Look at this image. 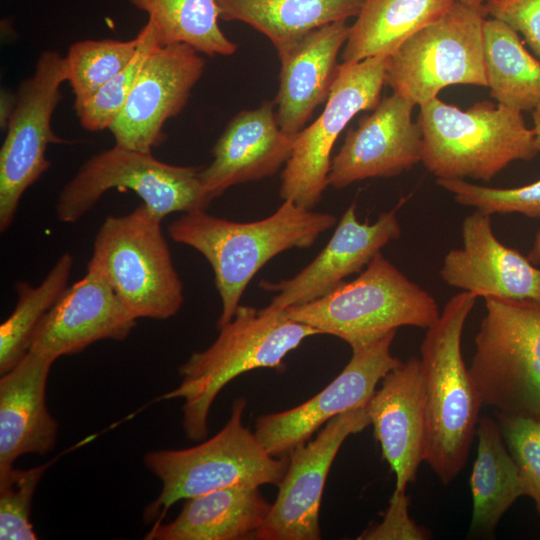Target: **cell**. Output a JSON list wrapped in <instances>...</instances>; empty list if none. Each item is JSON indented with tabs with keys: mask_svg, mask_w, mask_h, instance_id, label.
Instances as JSON below:
<instances>
[{
	"mask_svg": "<svg viewBox=\"0 0 540 540\" xmlns=\"http://www.w3.org/2000/svg\"><path fill=\"white\" fill-rule=\"evenodd\" d=\"M204 67V59L188 44L158 45L109 128L115 143L145 152L162 143L165 122L185 107Z\"/></svg>",
	"mask_w": 540,
	"mask_h": 540,
	"instance_id": "15",
	"label": "cell"
},
{
	"mask_svg": "<svg viewBox=\"0 0 540 540\" xmlns=\"http://www.w3.org/2000/svg\"><path fill=\"white\" fill-rule=\"evenodd\" d=\"M456 0H364L341 56L359 62L390 56L410 36L444 16Z\"/></svg>",
	"mask_w": 540,
	"mask_h": 540,
	"instance_id": "26",
	"label": "cell"
},
{
	"mask_svg": "<svg viewBox=\"0 0 540 540\" xmlns=\"http://www.w3.org/2000/svg\"><path fill=\"white\" fill-rule=\"evenodd\" d=\"M48 463L29 469H11L0 473V539H38L30 521L37 485Z\"/></svg>",
	"mask_w": 540,
	"mask_h": 540,
	"instance_id": "33",
	"label": "cell"
},
{
	"mask_svg": "<svg viewBox=\"0 0 540 540\" xmlns=\"http://www.w3.org/2000/svg\"><path fill=\"white\" fill-rule=\"evenodd\" d=\"M534 145L540 152V103L532 110Z\"/></svg>",
	"mask_w": 540,
	"mask_h": 540,
	"instance_id": "39",
	"label": "cell"
},
{
	"mask_svg": "<svg viewBox=\"0 0 540 540\" xmlns=\"http://www.w3.org/2000/svg\"><path fill=\"white\" fill-rule=\"evenodd\" d=\"M55 361L33 351L0 378V473L19 457L53 450L58 423L46 405V385Z\"/></svg>",
	"mask_w": 540,
	"mask_h": 540,
	"instance_id": "23",
	"label": "cell"
},
{
	"mask_svg": "<svg viewBox=\"0 0 540 540\" xmlns=\"http://www.w3.org/2000/svg\"><path fill=\"white\" fill-rule=\"evenodd\" d=\"M138 36L139 45L130 63L75 109L85 129L100 131L111 127L125 105L143 64L150 53L160 45L150 20L142 27Z\"/></svg>",
	"mask_w": 540,
	"mask_h": 540,
	"instance_id": "32",
	"label": "cell"
},
{
	"mask_svg": "<svg viewBox=\"0 0 540 540\" xmlns=\"http://www.w3.org/2000/svg\"><path fill=\"white\" fill-rule=\"evenodd\" d=\"M148 14L160 45L185 43L209 56H230L237 45L220 29L216 0H130Z\"/></svg>",
	"mask_w": 540,
	"mask_h": 540,
	"instance_id": "29",
	"label": "cell"
},
{
	"mask_svg": "<svg viewBox=\"0 0 540 540\" xmlns=\"http://www.w3.org/2000/svg\"><path fill=\"white\" fill-rule=\"evenodd\" d=\"M409 497L406 492L394 491L382 521L366 529L358 539L365 540H424L430 537L425 528L409 516Z\"/></svg>",
	"mask_w": 540,
	"mask_h": 540,
	"instance_id": "37",
	"label": "cell"
},
{
	"mask_svg": "<svg viewBox=\"0 0 540 540\" xmlns=\"http://www.w3.org/2000/svg\"><path fill=\"white\" fill-rule=\"evenodd\" d=\"M482 5L456 0L437 21L410 36L388 57L385 84L394 94L421 104L451 85L487 87Z\"/></svg>",
	"mask_w": 540,
	"mask_h": 540,
	"instance_id": "9",
	"label": "cell"
},
{
	"mask_svg": "<svg viewBox=\"0 0 540 540\" xmlns=\"http://www.w3.org/2000/svg\"><path fill=\"white\" fill-rule=\"evenodd\" d=\"M370 424L366 405L361 406L333 417L314 440L297 446L255 539H320L319 511L330 467L345 439Z\"/></svg>",
	"mask_w": 540,
	"mask_h": 540,
	"instance_id": "14",
	"label": "cell"
},
{
	"mask_svg": "<svg viewBox=\"0 0 540 540\" xmlns=\"http://www.w3.org/2000/svg\"><path fill=\"white\" fill-rule=\"evenodd\" d=\"M336 224V217L284 200L270 216L236 222L196 210L168 226L170 237L202 254L212 267L221 300L217 321L228 323L255 274L273 257L293 248H309Z\"/></svg>",
	"mask_w": 540,
	"mask_h": 540,
	"instance_id": "1",
	"label": "cell"
},
{
	"mask_svg": "<svg viewBox=\"0 0 540 540\" xmlns=\"http://www.w3.org/2000/svg\"><path fill=\"white\" fill-rule=\"evenodd\" d=\"M349 28L346 21L333 22L277 49L281 71L276 119L287 135L296 137L315 108L328 99L339 67L337 56Z\"/></svg>",
	"mask_w": 540,
	"mask_h": 540,
	"instance_id": "22",
	"label": "cell"
},
{
	"mask_svg": "<svg viewBox=\"0 0 540 540\" xmlns=\"http://www.w3.org/2000/svg\"><path fill=\"white\" fill-rule=\"evenodd\" d=\"M383 458L396 477L394 491L406 492L424 461L425 392L420 358L389 371L366 404Z\"/></svg>",
	"mask_w": 540,
	"mask_h": 540,
	"instance_id": "20",
	"label": "cell"
},
{
	"mask_svg": "<svg viewBox=\"0 0 540 540\" xmlns=\"http://www.w3.org/2000/svg\"><path fill=\"white\" fill-rule=\"evenodd\" d=\"M139 41L137 34L135 38L127 41L83 40L69 47L65 58L75 109L130 63Z\"/></svg>",
	"mask_w": 540,
	"mask_h": 540,
	"instance_id": "31",
	"label": "cell"
},
{
	"mask_svg": "<svg viewBox=\"0 0 540 540\" xmlns=\"http://www.w3.org/2000/svg\"><path fill=\"white\" fill-rule=\"evenodd\" d=\"M437 184L452 193L457 203L487 214L520 213L540 217V179L516 188H492L463 179L437 178Z\"/></svg>",
	"mask_w": 540,
	"mask_h": 540,
	"instance_id": "34",
	"label": "cell"
},
{
	"mask_svg": "<svg viewBox=\"0 0 540 540\" xmlns=\"http://www.w3.org/2000/svg\"><path fill=\"white\" fill-rule=\"evenodd\" d=\"M216 340L194 352L179 367L180 384L163 395L182 399V426L192 441L208 434V416L221 390L234 378L259 368L283 367L284 358L304 339L321 334L291 319L284 309L239 305L233 318L218 328Z\"/></svg>",
	"mask_w": 540,
	"mask_h": 540,
	"instance_id": "3",
	"label": "cell"
},
{
	"mask_svg": "<svg viewBox=\"0 0 540 540\" xmlns=\"http://www.w3.org/2000/svg\"><path fill=\"white\" fill-rule=\"evenodd\" d=\"M66 58L56 51L39 56L33 74L24 79L0 150V231L12 224L24 192L50 167L46 149L65 142L51 127L61 99L60 87L68 81Z\"/></svg>",
	"mask_w": 540,
	"mask_h": 540,
	"instance_id": "12",
	"label": "cell"
},
{
	"mask_svg": "<svg viewBox=\"0 0 540 540\" xmlns=\"http://www.w3.org/2000/svg\"><path fill=\"white\" fill-rule=\"evenodd\" d=\"M271 504L259 487L232 486L185 499L171 522L156 523L149 540L255 539Z\"/></svg>",
	"mask_w": 540,
	"mask_h": 540,
	"instance_id": "24",
	"label": "cell"
},
{
	"mask_svg": "<svg viewBox=\"0 0 540 540\" xmlns=\"http://www.w3.org/2000/svg\"><path fill=\"white\" fill-rule=\"evenodd\" d=\"M484 299L468 368L482 403L540 421V299Z\"/></svg>",
	"mask_w": 540,
	"mask_h": 540,
	"instance_id": "8",
	"label": "cell"
},
{
	"mask_svg": "<svg viewBox=\"0 0 540 540\" xmlns=\"http://www.w3.org/2000/svg\"><path fill=\"white\" fill-rule=\"evenodd\" d=\"M162 220L142 203L128 214L107 217L93 242L87 267L106 277L137 319L171 318L184 301Z\"/></svg>",
	"mask_w": 540,
	"mask_h": 540,
	"instance_id": "7",
	"label": "cell"
},
{
	"mask_svg": "<svg viewBox=\"0 0 540 540\" xmlns=\"http://www.w3.org/2000/svg\"><path fill=\"white\" fill-rule=\"evenodd\" d=\"M401 235L395 210L383 212L373 223L360 222L356 205L343 213L330 240L300 272L279 282H260V287L276 293L269 304L278 309L319 299L344 279L360 272L389 242Z\"/></svg>",
	"mask_w": 540,
	"mask_h": 540,
	"instance_id": "18",
	"label": "cell"
},
{
	"mask_svg": "<svg viewBox=\"0 0 540 540\" xmlns=\"http://www.w3.org/2000/svg\"><path fill=\"white\" fill-rule=\"evenodd\" d=\"M137 320L106 277L87 267L86 274L68 286L45 314L29 350L56 361L101 340H125Z\"/></svg>",
	"mask_w": 540,
	"mask_h": 540,
	"instance_id": "17",
	"label": "cell"
},
{
	"mask_svg": "<svg viewBox=\"0 0 540 540\" xmlns=\"http://www.w3.org/2000/svg\"><path fill=\"white\" fill-rule=\"evenodd\" d=\"M16 103V96L11 95L8 91L1 92V112L0 123L1 127H7L9 118L14 110Z\"/></svg>",
	"mask_w": 540,
	"mask_h": 540,
	"instance_id": "38",
	"label": "cell"
},
{
	"mask_svg": "<svg viewBox=\"0 0 540 540\" xmlns=\"http://www.w3.org/2000/svg\"><path fill=\"white\" fill-rule=\"evenodd\" d=\"M389 56L339 64L326 106L301 130L281 173L280 196L313 210L328 186L333 146L360 111L374 110L381 101Z\"/></svg>",
	"mask_w": 540,
	"mask_h": 540,
	"instance_id": "11",
	"label": "cell"
},
{
	"mask_svg": "<svg viewBox=\"0 0 540 540\" xmlns=\"http://www.w3.org/2000/svg\"><path fill=\"white\" fill-rule=\"evenodd\" d=\"M73 267L70 253L62 254L37 286L15 284L17 303L0 325V374L16 366L28 353L34 332L68 287Z\"/></svg>",
	"mask_w": 540,
	"mask_h": 540,
	"instance_id": "30",
	"label": "cell"
},
{
	"mask_svg": "<svg viewBox=\"0 0 540 540\" xmlns=\"http://www.w3.org/2000/svg\"><path fill=\"white\" fill-rule=\"evenodd\" d=\"M414 105L397 94L384 97L350 129L332 158L328 185L343 189L368 178L392 177L421 161L422 133Z\"/></svg>",
	"mask_w": 540,
	"mask_h": 540,
	"instance_id": "16",
	"label": "cell"
},
{
	"mask_svg": "<svg viewBox=\"0 0 540 540\" xmlns=\"http://www.w3.org/2000/svg\"><path fill=\"white\" fill-rule=\"evenodd\" d=\"M477 455L470 476L472 519L470 532L488 536L525 489L504 441L498 422L489 416L478 420Z\"/></svg>",
	"mask_w": 540,
	"mask_h": 540,
	"instance_id": "25",
	"label": "cell"
},
{
	"mask_svg": "<svg viewBox=\"0 0 540 540\" xmlns=\"http://www.w3.org/2000/svg\"><path fill=\"white\" fill-rule=\"evenodd\" d=\"M462 3L464 4H468V5H476L475 4V0H460ZM479 6V5H478Z\"/></svg>",
	"mask_w": 540,
	"mask_h": 540,
	"instance_id": "41",
	"label": "cell"
},
{
	"mask_svg": "<svg viewBox=\"0 0 540 540\" xmlns=\"http://www.w3.org/2000/svg\"><path fill=\"white\" fill-rule=\"evenodd\" d=\"M486 0H475L476 5H482Z\"/></svg>",
	"mask_w": 540,
	"mask_h": 540,
	"instance_id": "42",
	"label": "cell"
},
{
	"mask_svg": "<svg viewBox=\"0 0 540 540\" xmlns=\"http://www.w3.org/2000/svg\"><path fill=\"white\" fill-rule=\"evenodd\" d=\"M476 298L467 291L451 297L420 347L426 411L424 462L444 485L467 462L483 405L461 351L464 325Z\"/></svg>",
	"mask_w": 540,
	"mask_h": 540,
	"instance_id": "2",
	"label": "cell"
},
{
	"mask_svg": "<svg viewBox=\"0 0 540 540\" xmlns=\"http://www.w3.org/2000/svg\"><path fill=\"white\" fill-rule=\"evenodd\" d=\"M200 168L162 162L152 152L116 144L89 158L61 190L57 218L74 223L86 215L108 190L134 191L161 219L173 212L206 210Z\"/></svg>",
	"mask_w": 540,
	"mask_h": 540,
	"instance_id": "10",
	"label": "cell"
},
{
	"mask_svg": "<svg viewBox=\"0 0 540 540\" xmlns=\"http://www.w3.org/2000/svg\"><path fill=\"white\" fill-rule=\"evenodd\" d=\"M482 6L486 16L520 32L540 61V0H486Z\"/></svg>",
	"mask_w": 540,
	"mask_h": 540,
	"instance_id": "36",
	"label": "cell"
},
{
	"mask_svg": "<svg viewBox=\"0 0 540 540\" xmlns=\"http://www.w3.org/2000/svg\"><path fill=\"white\" fill-rule=\"evenodd\" d=\"M484 64L487 87L498 105L530 111L540 103V61L504 22L485 18Z\"/></svg>",
	"mask_w": 540,
	"mask_h": 540,
	"instance_id": "28",
	"label": "cell"
},
{
	"mask_svg": "<svg viewBox=\"0 0 540 540\" xmlns=\"http://www.w3.org/2000/svg\"><path fill=\"white\" fill-rule=\"evenodd\" d=\"M462 247L443 259L440 276L477 297L540 299V269L493 233L491 215L475 210L462 222Z\"/></svg>",
	"mask_w": 540,
	"mask_h": 540,
	"instance_id": "19",
	"label": "cell"
},
{
	"mask_svg": "<svg viewBox=\"0 0 540 540\" xmlns=\"http://www.w3.org/2000/svg\"><path fill=\"white\" fill-rule=\"evenodd\" d=\"M288 317L350 347L403 326L428 329L440 317L434 297L378 252L354 280L314 301L285 308Z\"/></svg>",
	"mask_w": 540,
	"mask_h": 540,
	"instance_id": "6",
	"label": "cell"
},
{
	"mask_svg": "<svg viewBox=\"0 0 540 540\" xmlns=\"http://www.w3.org/2000/svg\"><path fill=\"white\" fill-rule=\"evenodd\" d=\"M497 418L526 496L532 498L540 514V421L498 413Z\"/></svg>",
	"mask_w": 540,
	"mask_h": 540,
	"instance_id": "35",
	"label": "cell"
},
{
	"mask_svg": "<svg viewBox=\"0 0 540 540\" xmlns=\"http://www.w3.org/2000/svg\"><path fill=\"white\" fill-rule=\"evenodd\" d=\"M396 331L352 347L339 375L306 402L281 412L259 416L255 434L275 457L289 456L333 417L365 406L382 378L403 362L391 354Z\"/></svg>",
	"mask_w": 540,
	"mask_h": 540,
	"instance_id": "13",
	"label": "cell"
},
{
	"mask_svg": "<svg viewBox=\"0 0 540 540\" xmlns=\"http://www.w3.org/2000/svg\"><path fill=\"white\" fill-rule=\"evenodd\" d=\"M421 162L441 179L490 181L539 152L521 111L484 100L463 111L435 97L420 106Z\"/></svg>",
	"mask_w": 540,
	"mask_h": 540,
	"instance_id": "4",
	"label": "cell"
},
{
	"mask_svg": "<svg viewBox=\"0 0 540 540\" xmlns=\"http://www.w3.org/2000/svg\"><path fill=\"white\" fill-rule=\"evenodd\" d=\"M529 261L536 265H540V229L535 236L534 243L527 255Z\"/></svg>",
	"mask_w": 540,
	"mask_h": 540,
	"instance_id": "40",
	"label": "cell"
},
{
	"mask_svg": "<svg viewBox=\"0 0 540 540\" xmlns=\"http://www.w3.org/2000/svg\"><path fill=\"white\" fill-rule=\"evenodd\" d=\"M294 139L281 130L273 102L238 113L214 145L212 162L200 171L208 199L274 174L289 159Z\"/></svg>",
	"mask_w": 540,
	"mask_h": 540,
	"instance_id": "21",
	"label": "cell"
},
{
	"mask_svg": "<svg viewBox=\"0 0 540 540\" xmlns=\"http://www.w3.org/2000/svg\"><path fill=\"white\" fill-rule=\"evenodd\" d=\"M246 404L244 398L235 399L223 428L194 447L145 454V466L161 482L158 497L144 511L146 521L159 523L178 501L214 490L280 484L289 456L271 455L255 432L243 425Z\"/></svg>",
	"mask_w": 540,
	"mask_h": 540,
	"instance_id": "5",
	"label": "cell"
},
{
	"mask_svg": "<svg viewBox=\"0 0 540 540\" xmlns=\"http://www.w3.org/2000/svg\"><path fill=\"white\" fill-rule=\"evenodd\" d=\"M219 18L241 21L277 49L321 26L359 14L364 0H216Z\"/></svg>",
	"mask_w": 540,
	"mask_h": 540,
	"instance_id": "27",
	"label": "cell"
}]
</instances>
